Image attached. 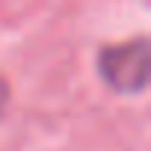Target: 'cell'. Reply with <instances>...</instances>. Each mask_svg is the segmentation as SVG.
Returning a JSON list of instances; mask_svg holds the SVG:
<instances>
[{"instance_id": "1", "label": "cell", "mask_w": 151, "mask_h": 151, "mask_svg": "<svg viewBox=\"0 0 151 151\" xmlns=\"http://www.w3.org/2000/svg\"><path fill=\"white\" fill-rule=\"evenodd\" d=\"M101 74L119 92H139L148 83V45L133 39L127 45L107 47L101 53Z\"/></svg>"}]
</instances>
